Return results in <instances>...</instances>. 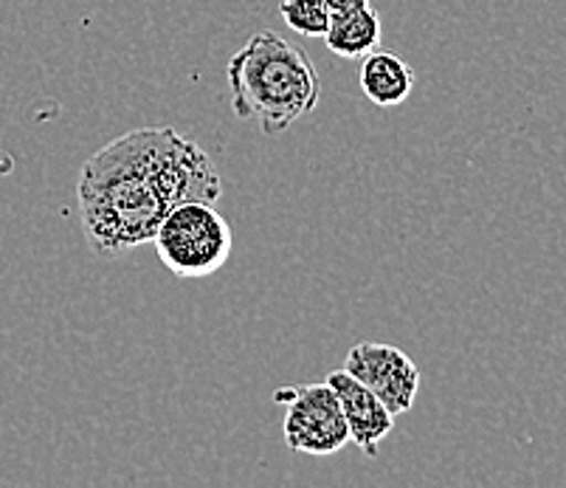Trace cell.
Returning <instances> with one entry per match:
<instances>
[{
    "mask_svg": "<svg viewBox=\"0 0 566 488\" xmlns=\"http://www.w3.org/2000/svg\"><path fill=\"white\" fill-rule=\"evenodd\" d=\"M327 384L336 390L338 404L349 426V444H355L367 457L378 455V446L386 435L392 433L395 415L384 407V401L364 387L347 370H333Z\"/></svg>",
    "mask_w": 566,
    "mask_h": 488,
    "instance_id": "cell-6",
    "label": "cell"
},
{
    "mask_svg": "<svg viewBox=\"0 0 566 488\" xmlns=\"http://www.w3.org/2000/svg\"><path fill=\"white\" fill-rule=\"evenodd\" d=\"M324 3H327V9H331V18H342V14L358 12V9L364 7H373L369 0H324Z\"/></svg>",
    "mask_w": 566,
    "mask_h": 488,
    "instance_id": "cell-10",
    "label": "cell"
},
{
    "mask_svg": "<svg viewBox=\"0 0 566 488\" xmlns=\"http://www.w3.org/2000/svg\"><path fill=\"white\" fill-rule=\"evenodd\" d=\"M153 246L169 274L181 280H203L218 274L229 263L234 235L214 204L189 200L169 209L158 226Z\"/></svg>",
    "mask_w": 566,
    "mask_h": 488,
    "instance_id": "cell-3",
    "label": "cell"
},
{
    "mask_svg": "<svg viewBox=\"0 0 566 488\" xmlns=\"http://www.w3.org/2000/svg\"><path fill=\"white\" fill-rule=\"evenodd\" d=\"M214 162L172 127H138L113 138L80 169L82 235L99 257L153 243L169 209L189 200L218 204Z\"/></svg>",
    "mask_w": 566,
    "mask_h": 488,
    "instance_id": "cell-1",
    "label": "cell"
},
{
    "mask_svg": "<svg viewBox=\"0 0 566 488\" xmlns=\"http://www.w3.org/2000/svg\"><path fill=\"white\" fill-rule=\"evenodd\" d=\"M324 43L336 56L344 60H361L369 51L380 45V18L373 7H364L358 12L331 18V29L324 34Z\"/></svg>",
    "mask_w": 566,
    "mask_h": 488,
    "instance_id": "cell-8",
    "label": "cell"
},
{
    "mask_svg": "<svg viewBox=\"0 0 566 488\" xmlns=\"http://www.w3.org/2000/svg\"><path fill=\"white\" fill-rule=\"evenodd\" d=\"M280 14L302 38H324L331 29V9L324 0H282Z\"/></svg>",
    "mask_w": 566,
    "mask_h": 488,
    "instance_id": "cell-9",
    "label": "cell"
},
{
    "mask_svg": "<svg viewBox=\"0 0 566 488\" xmlns=\"http://www.w3.org/2000/svg\"><path fill=\"white\" fill-rule=\"evenodd\" d=\"M274 401L285 407L282 435L293 451L313 457H327L349 444V426L338 404L336 390L327 382L282 387Z\"/></svg>",
    "mask_w": 566,
    "mask_h": 488,
    "instance_id": "cell-4",
    "label": "cell"
},
{
    "mask_svg": "<svg viewBox=\"0 0 566 488\" xmlns=\"http://www.w3.org/2000/svg\"><path fill=\"white\" fill-rule=\"evenodd\" d=\"M344 370L373 390L395 418L415 407L420 393V367L395 344H355L344 359Z\"/></svg>",
    "mask_w": 566,
    "mask_h": 488,
    "instance_id": "cell-5",
    "label": "cell"
},
{
    "mask_svg": "<svg viewBox=\"0 0 566 488\" xmlns=\"http://www.w3.org/2000/svg\"><path fill=\"white\" fill-rule=\"evenodd\" d=\"M361 91L375 107H398L415 91V69L392 51L375 49L361 56Z\"/></svg>",
    "mask_w": 566,
    "mask_h": 488,
    "instance_id": "cell-7",
    "label": "cell"
},
{
    "mask_svg": "<svg viewBox=\"0 0 566 488\" xmlns=\"http://www.w3.org/2000/svg\"><path fill=\"white\" fill-rule=\"evenodd\" d=\"M229 94L237 120L254 122L265 136L291 131L316 111L322 80L311 56L276 32L251 34L229 60Z\"/></svg>",
    "mask_w": 566,
    "mask_h": 488,
    "instance_id": "cell-2",
    "label": "cell"
}]
</instances>
